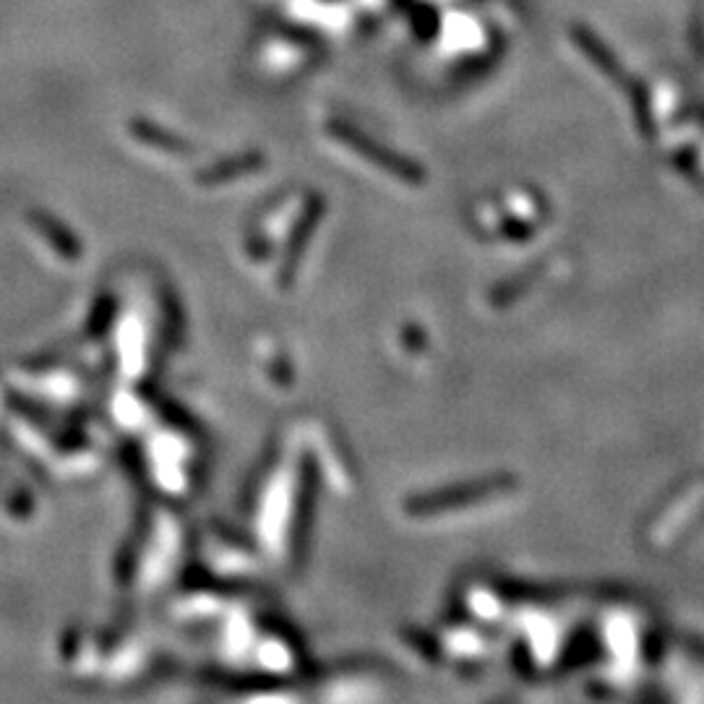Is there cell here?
<instances>
[{
	"label": "cell",
	"instance_id": "obj_3",
	"mask_svg": "<svg viewBox=\"0 0 704 704\" xmlns=\"http://www.w3.org/2000/svg\"><path fill=\"white\" fill-rule=\"evenodd\" d=\"M256 167H261V155H241L235 159H228V162L214 165L212 170L201 172L199 180L201 186H214V183H224V180L235 178V176H245V172H253Z\"/></svg>",
	"mask_w": 704,
	"mask_h": 704
},
{
	"label": "cell",
	"instance_id": "obj_1",
	"mask_svg": "<svg viewBox=\"0 0 704 704\" xmlns=\"http://www.w3.org/2000/svg\"><path fill=\"white\" fill-rule=\"evenodd\" d=\"M326 130H329V134L339 144H345L347 149H353L355 155H360L362 159H368V162L376 165V167H381V170L395 172V176H399V178H416V167H412L408 159L397 157L395 151L383 149L381 144H376L371 136H366L362 130L350 126V123L332 120L329 126H326Z\"/></svg>",
	"mask_w": 704,
	"mask_h": 704
},
{
	"label": "cell",
	"instance_id": "obj_4",
	"mask_svg": "<svg viewBox=\"0 0 704 704\" xmlns=\"http://www.w3.org/2000/svg\"><path fill=\"white\" fill-rule=\"evenodd\" d=\"M34 222L40 224V230H42V235L48 238L50 243H53V249L55 251H61L63 256H69V259H76L78 253H82V249H78V245L74 243V238L69 235V232L65 230H61L57 228V224L53 222V220H48L45 214H34Z\"/></svg>",
	"mask_w": 704,
	"mask_h": 704
},
{
	"label": "cell",
	"instance_id": "obj_2",
	"mask_svg": "<svg viewBox=\"0 0 704 704\" xmlns=\"http://www.w3.org/2000/svg\"><path fill=\"white\" fill-rule=\"evenodd\" d=\"M130 134H134L141 144H147V147L170 151V155H180V151L191 149L186 144V139H180V136L170 134L167 128H159V126H155V123H149L144 118H136L134 123H130Z\"/></svg>",
	"mask_w": 704,
	"mask_h": 704
}]
</instances>
